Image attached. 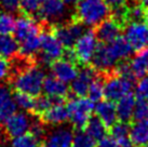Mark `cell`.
Instances as JSON below:
<instances>
[{
	"instance_id": "e575fe53",
	"label": "cell",
	"mask_w": 148,
	"mask_h": 147,
	"mask_svg": "<svg viewBox=\"0 0 148 147\" xmlns=\"http://www.w3.org/2000/svg\"><path fill=\"white\" fill-rule=\"evenodd\" d=\"M133 118L135 121L140 120H146L148 118V103L142 100H137L134 107V113H133Z\"/></svg>"
},
{
	"instance_id": "f6af8a7d",
	"label": "cell",
	"mask_w": 148,
	"mask_h": 147,
	"mask_svg": "<svg viewBox=\"0 0 148 147\" xmlns=\"http://www.w3.org/2000/svg\"><path fill=\"white\" fill-rule=\"evenodd\" d=\"M39 147H45V145H39Z\"/></svg>"
},
{
	"instance_id": "9a60e30c",
	"label": "cell",
	"mask_w": 148,
	"mask_h": 147,
	"mask_svg": "<svg viewBox=\"0 0 148 147\" xmlns=\"http://www.w3.org/2000/svg\"><path fill=\"white\" fill-rule=\"evenodd\" d=\"M122 25L118 23L115 19H106L99 23L95 29V36L102 43H109L120 37Z\"/></svg>"
},
{
	"instance_id": "d6a6232c",
	"label": "cell",
	"mask_w": 148,
	"mask_h": 147,
	"mask_svg": "<svg viewBox=\"0 0 148 147\" xmlns=\"http://www.w3.org/2000/svg\"><path fill=\"white\" fill-rule=\"evenodd\" d=\"M43 1L45 0H20V9L25 13V15L33 16L38 13Z\"/></svg>"
},
{
	"instance_id": "7a4b0ae2",
	"label": "cell",
	"mask_w": 148,
	"mask_h": 147,
	"mask_svg": "<svg viewBox=\"0 0 148 147\" xmlns=\"http://www.w3.org/2000/svg\"><path fill=\"white\" fill-rule=\"evenodd\" d=\"M45 79V70L40 66L36 65L32 58L25 57L22 65L13 67L11 83L16 91L36 98L42 92Z\"/></svg>"
},
{
	"instance_id": "5bb4252c",
	"label": "cell",
	"mask_w": 148,
	"mask_h": 147,
	"mask_svg": "<svg viewBox=\"0 0 148 147\" xmlns=\"http://www.w3.org/2000/svg\"><path fill=\"white\" fill-rule=\"evenodd\" d=\"M51 70L53 76L65 83H71L78 75V67L76 62L70 61L65 57H61L51 64Z\"/></svg>"
},
{
	"instance_id": "d590c367",
	"label": "cell",
	"mask_w": 148,
	"mask_h": 147,
	"mask_svg": "<svg viewBox=\"0 0 148 147\" xmlns=\"http://www.w3.org/2000/svg\"><path fill=\"white\" fill-rule=\"evenodd\" d=\"M137 100H142L148 103V76H143L136 84L135 90Z\"/></svg>"
},
{
	"instance_id": "484cf974",
	"label": "cell",
	"mask_w": 148,
	"mask_h": 147,
	"mask_svg": "<svg viewBox=\"0 0 148 147\" xmlns=\"http://www.w3.org/2000/svg\"><path fill=\"white\" fill-rule=\"evenodd\" d=\"M84 131L95 141H99L104 136H106L107 127L102 122V120L97 116H91V118L89 119V121L84 127Z\"/></svg>"
},
{
	"instance_id": "44dd1931",
	"label": "cell",
	"mask_w": 148,
	"mask_h": 147,
	"mask_svg": "<svg viewBox=\"0 0 148 147\" xmlns=\"http://www.w3.org/2000/svg\"><path fill=\"white\" fill-rule=\"evenodd\" d=\"M136 104V98L132 93H127L121 98L117 101L116 110H117V117L120 121L129 122L133 118L134 107Z\"/></svg>"
},
{
	"instance_id": "bcb514c9",
	"label": "cell",
	"mask_w": 148,
	"mask_h": 147,
	"mask_svg": "<svg viewBox=\"0 0 148 147\" xmlns=\"http://www.w3.org/2000/svg\"><path fill=\"white\" fill-rule=\"evenodd\" d=\"M147 47H148V38H147Z\"/></svg>"
},
{
	"instance_id": "4dcf8cb0",
	"label": "cell",
	"mask_w": 148,
	"mask_h": 147,
	"mask_svg": "<svg viewBox=\"0 0 148 147\" xmlns=\"http://www.w3.org/2000/svg\"><path fill=\"white\" fill-rule=\"evenodd\" d=\"M95 142L84 130H78L74 134L71 147H95Z\"/></svg>"
},
{
	"instance_id": "e0dca14e",
	"label": "cell",
	"mask_w": 148,
	"mask_h": 147,
	"mask_svg": "<svg viewBox=\"0 0 148 147\" xmlns=\"http://www.w3.org/2000/svg\"><path fill=\"white\" fill-rule=\"evenodd\" d=\"M16 108L10 88L0 83V123H3L9 117L15 114Z\"/></svg>"
},
{
	"instance_id": "b9f144b4",
	"label": "cell",
	"mask_w": 148,
	"mask_h": 147,
	"mask_svg": "<svg viewBox=\"0 0 148 147\" xmlns=\"http://www.w3.org/2000/svg\"><path fill=\"white\" fill-rule=\"evenodd\" d=\"M136 2L140 5H143L144 8H148V0H135Z\"/></svg>"
},
{
	"instance_id": "f1b7e54d",
	"label": "cell",
	"mask_w": 148,
	"mask_h": 147,
	"mask_svg": "<svg viewBox=\"0 0 148 147\" xmlns=\"http://www.w3.org/2000/svg\"><path fill=\"white\" fill-rule=\"evenodd\" d=\"M13 98H14V102L16 104V107L23 110L33 111L34 104H35L34 96L29 95V94L23 93V92H20V91H15L13 93Z\"/></svg>"
},
{
	"instance_id": "9c48e42d",
	"label": "cell",
	"mask_w": 148,
	"mask_h": 147,
	"mask_svg": "<svg viewBox=\"0 0 148 147\" xmlns=\"http://www.w3.org/2000/svg\"><path fill=\"white\" fill-rule=\"evenodd\" d=\"M37 15L47 24L54 26L62 24L67 15V5L63 0H45Z\"/></svg>"
},
{
	"instance_id": "cb8c5ba5",
	"label": "cell",
	"mask_w": 148,
	"mask_h": 147,
	"mask_svg": "<svg viewBox=\"0 0 148 147\" xmlns=\"http://www.w3.org/2000/svg\"><path fill=\"white\" fill-rule=\"evenodd\" d=\"M20 54V45L15 37L11 35H0V56L13 60Z\"/></svg>"
},
{
	"instance_id": "ab89813d",
	"label": "cell",
	"mask_w": 148,
	"mask_h": 147,
	"mask_svg": "<svg viewBox=\"0 0 148 147\" xmlns=\"http://www.w3.org/2000/svg\"><path fill=\"white\" fill-rule=\"evenodd\" d=\"M97 147H120L111 136H104L99 141Z\"/></svg>"
},
{
	"instance_id": "2e32d148",
	"label": "cell",
	"mask_w": 148,
	"mask_h": 147,
	"mask_svg": "<svg viewBox=\"0 0 148 147\" xmlns=\"http://www.w3.org/2000/svg\"><path fill=\"white\" fill-rule=\"evenodd\" d=\"M39 117L43 123H48V124H52V126H60L68 120L67 107L64 105L63 100L56 101L52 104V106L50 107L49 109L45 110Z\"/></svg>"
},
{
	"instance_id": "f35d334b",
	"label": "cell",
	"mask_w": 148,
	"mask_h": 147,
	"mask_svg": "<svg viewBox=\"0 0 148 147\" xmlns=\"http://www.w3.org/2000/svg\"><path fill=\"white\" fill-rule=\"evenodd\" d=\"M10 71H11V65L8 60L0 56V82L3 81L4 79H7L10 76Z\"/></svg>"
},
{
	"instance_id": "8992f818",
	"label": "cell",
	"mask_w": 148,
	"mask_h": 147,
	"mask_svg": "<svg viewBox=\"0 0 148 147\" xmlns=\"http://www.w3.org/2000/svg\"><path fill=\"white\" fill-rule=\"evenodd\" d=\"M66 107L68 111V119L71 124L77 130H82L91 118V114L94 109V103H92L89 98H86L84 96H76L67 103Z\"/></svg>"
},
{
	"instance_id": "3957f363",
	"label": "cell",
	"mask_w": 148,
	"mask_h": 147,
	"mask_svg": "<svg viewBox=\"0 0 148 147\" xmlns=\"http://www.w3.org/2000/svg\"><path fill=\"white\" fill-rule=\"evenodd\" d=\"M41 27L29 15L18 17L15 23L14 35L20 45V55L33 58L40 50Z\"/></svg>"
},
{
	"instance_id": "ee69618b",
	"label": "cell",
	"mask_w": 148,
	"mask_h": 147,
	"mask_svg": "<svg viewBox=\"0 0 148 147\" xmlns=\"http://www.w3.org/2000/svg\"><path fill=\"white\" fill-rule=\"evenodd\" d=\"M145 21H146V25L148 26V10L146 11V13H145Z\"/></svg>"
},
{
	"instance_id": "7dc6e473",
	"label": "cell",
	"mask_w": 148,
	"mask_h": 147,
	"mask_svg": "<svg viewBox=\"0 0 148 147\" xmlns=\"http://www.w3.org/2000/svg\"><path fill=\"white\" fill-rule=\"evenodd\" d=\"M3 147H12V146H3Z\"/></svg>"
},
{
	"instance_id": "f546056e",
	"label": "cell",
	"mask_w": 148,
	"mask_h": 147,
	"mask_svg": "<svg viewBox=\"0 0 148 147\" xmlns=\"http://www.w3.org/2000/svg\"><path fill=\"white\" fill-rule=\"evenodd\" d=\"M16 21L11 13H0V35H11L14 33Z\"/></svg>"
},
{
	"instance_id": "60d3db41",
	"label": "cell",
	"mask_w": 148,
	"mask_h": 147,
	"mask_svg": "<svg viewBox=\"0 0 148 147\" xmlns=\"http://www.w3.org/2000/svg\"><path fill=\"white\" fill-rule=\"evenodd\" d=\"M127 1L129 0H105V2L108 4V7L111 10L121 8V7H125L127 4Z\"/></svg>"
},
{
	"instance_id": "6da1fadb",
	"label": "cell",
	"mask_w": 148,
	"mask_h": 147,
	"mask_svg": "<svg viewBox=\"0 0 148 147\" xmlns=\"http://www.w3.org/2000/svg\"><path fill=\"white\" fill-rule=\"evenodd\" d=\"M133 49L124 37H118L109 43H101L92 58V67L96 71L109 73L115 66L131 56Z\"/></svg>"
},
{
	"instance_id": "ba28073f",
	"label": "cell",
	"mask_w": 148,
	"mask_h": 147,
	"mask_svg": "<svg viewBox=\"0 0 148 147\" xmlns=\"http://www.w3.org/2000/svg\"><path fill=\"white\" fill-rule=\"evenodd\" d=\"M97 45V38L95 36L94 32H84L74 45V53L76 60L82 65L89 64L94 56Z\"/></svg>"
},
{
	"instance_id": "5b68a950",
	"label": "cell",
	"mask_w": 148,
	"mask_h": 147,
	"mask_svg": "<svg viewBox=\"0 0 148 147\" xmlns=\"http://www.w3.org/2000/svg\"><path fill=\"white\" fill-rule=\"evenodd\" d=\"M65 48L55 37L52 29H42L40 35V52L38 61L41 65H49L61 58Z\"/></svg>"
},
{
	"instance_id": "83f0119b",
	"label": "cell",
	"mask_w": 148,
	"mask_h": 147,
	"mask_svg": "<svg viewBox=\"0 0 148 147\" xmlns=\"http://www.w3.org/2000/svg\"><path fill=\"white\" fill-rule=\"evenodd\" d=\"M88 98L92 103L101 102L104 98V81L99 78H96L94 81L91 83L90 88L88 90Z\"/></svg>"
},
{
	"instance_id": "d6986e66",
	"label": "cell",
	"mask_w": 148,
	"mask_h": 147,
	"mask_svg": "<svg viewBox=\"0 0 148 147\" xmlns=\"http://www.w3.org/2000/svg\"><path fill=\"white\" fill-rule=\"evenodd\" d=\"M95 114L99 117L102 122L106 126L107 128H110L117 122V110H116V105L114 102L110 101H101V102L96 103V106L94 107Z\"/></svg>"
},
{
	"instance_id": "ac0fdd59",
	"label": "cell",
	"mask_w": 148,
	"mask_h": 147,
	"mask_svg": "<svg viewBox=\"0 0 148 147\" xmlns=\"http://www.w3.org/2000/svg\"><path fill=\"white\" fill-rule=\"evenodd\" d=\"M74 133L69 128L62 127L50 133L45 141V147H71Z\"/></svg>"
},
{
	"instance_id": "836d02e7",
	"label": "cell",
	"mask_w": 148,
	"mask_h": 147,
	"mask_svg": "<svg viewBox=\"0 0 148 147\" xmlns=\"http://www.w3.org/2000/svg\"><path fill=\"white\" fill-rule=\"evenodd\" d=\"M145 9L140 4H134L127 7V22H142L145 19Z\"/></svg>"
},
{
	"instance_id": "277c9868",
	"label": "cell",
	"mask_w": 148,
	"mask_h": 147,
	"mask_svg": "<svg viewBox=\"0 0 148 147\" xmlns=\"http://www.w3.org/2000/svg\"><path fill=\"white\" fill-rule=\"evenodd\" d=\"M110 14L105 0H78L76 3V20L86 26H97Z\"/></svg>"
},
{
	"instance_id": "7402d4cb",
	"label": "cell",
	"mask_w": 148,
	"mask_h": 147,
	"mask_svg": "<svg viewBox=\"0 0 148 147\" xmlns=\"http://www.w3.org/2000/svg\"><path fill=\"white\" fill-rule=\"evenodd\" d=\"M110 135L120 147H135L130 137V126L127 122L119 121L111 126Z\"/></svg>"
},
{
	"instance_id": "74e56055",
	"label": "cell",
	"mask_w": 148,
	"mask_h": 147,
	"mask_svg": "<svg viewBox=\"0 0 148 147\" xmlns=\"http://www.w3.org/2000/svg\"><path fill=\"white\" fill-rule=\"evenodd\" d=\"M0 9L3 12H16L20 9V0H0Z\"/></svg>"
},
{
	"instance_id": "7bdbcfd3",
	"label": "cell",
	"mask_w": 148,
	"mask_h": 147,
	"mask_svg": "<svg viewBox=\"0 0 148 147\" xmlns=\"http://www.w3.org/2000/svg\"><path fill=\"white\" fill-rule=\"evenodd\" d=\"M66 5H74L78 2V0H63Z\"/></svg>"
},
{
	"instance_id": "30bf717a",
	"label": "cell",
	"mask_w": 148,
	"mask_h": 147,
	"mask_svg": "<svg viewBox=\"0 0 148 147\" xmlns=\"http://www.w3.org/2000/svg\"><path fill=\"white\" fill-rule=\"evenodd\" d=\"M52 30L65 49H71L76 41L84 33V27L82 23L74 20L71 22L55 25Z\"/></svg>"
},
{
	"instance_id": "603a6c76",
	"label": "cell",
	"mask_w": 148,
	"mask_h": 147,
	"mask_svg": "<svg viewBox=\"0 0 148 147\" xmlns=\"http://www.w3.org/2000/svg\"><path fill=\"white\" fill-rule=\"evenodd\" d=\"M130 137L135 147H144L148 144V121L140 120L130 127Z\"/></svg>"
},
{
	"instance_id": "52a82bcc",
	"label": "cell",
	"mask_w": 148,
	"mask_h": 147,
	"mask_svg": "<svg viewBox=\"0 0 148 147\" xmlns=\"http://www.w3.org/2000/svg\"><path fill=\"white\" fill-rule=\"evenodd\" d=\"M133 79L124 78L118 75H109L104 80V98L115 102L124 96L125 94L131 93L133 89Z\"/></svg>"
},
{
	"instance_id": "8d00e7d4",
	"label": "cell",
	"mask_w": 148,
	"mask_h": 147,
	"mask_svg": "<svg viewBox=\"0 0 148 147\" xmlns=\"http://www.w3.org/2000/svg\"><path fill=\"white\" fill-rule=\"evenodd\" d=\"M29 133L40 142L45 135V123L41 120H33L29 128Z\"/></svg>"
},
{
	"instance_id": "4316f807",
	"label": "cell",
	"mask_w": 148,
	"mask_h": 147,
	"mask_svg": "<svg viewBox=\"0 0 148 147\" xmlns=\"http://www.w3.org/2000/svg\"><path fill=\"white\" fill-rule=\"evenodd\" d=\"M63 98H50L48 95H39L37 98H35V104H34V109L33 114L37 115V116H41L47 109H49L52 106V104L56 101H61Z\"/></svg>"
},
{
	"instance_id": "ffe728a7",
	"label": "cell",
	"mask_w": 148,
	"mask_h": 147,
	"mask_svg": "<svg viewBox=\"0 0 148 147\" xmlns=\"http://www.w3.org/2000/svg\"><path fill=\"white\" fill-rule=\"evenodd\" d=\"M42 90L45 95L55 98H64L69 92V89L65 82L61 81L53 75L45 77Z\"/></svg>"
},
{
	"instance_id": "1f68e13d",
	"label": "cell",
	"mask_w": 148,
	"mask_h": 147,
	"mask_svg": "<svg viewBox=\"0 0 148 147\" xmlns=\"http://www.w3.org/2000/svg\"><path fill=\"white\" fill-rule=\"evenodd\" d=\"M39 145L40 142L30 133H25L23 135L13 137L11 141L12 147H39Z\"/></svg>"
},
{
	"instance_id": "8fae6325",
	"label": "cell",
	"mask_w": 148,
	"mask_h": 147,
	"mask_svg": "<svg viewBox=\"0 0 148 147\" xmlns=\"http://www.w3.org/2000/svg\"><path fill=\"white\" fill-rule=\"evenodd\" d=\"M124 38L132 49L140 51L147 45L148 26L143 22H129L124 30Z\"/></svg>"
},
{
	"instance_id": "4fadbf2b",
	"label": "cell",
	"mask_w": 148,
	"mask_h": 147,
	"mask_svg": "<svg viewBox=\"0 0 148 147\" xmlns=\"http://www.w3.org/2000/svg\"><path fill=\"white\" fill-rule=\"evenodd\" d=\"M32 118L25 113H15L9 117L2 124L4 127L5 134L10 137H16L23 135L29 131L32 124Z\"/></svg>"
},
{
	"instance_id": "c3c4849f",
	"label": "cell",
	"mask_w": 148,
	"mask_h": 147,
	"mask_svg": "<svg viewBox=\"0 0 148 147\" xmlns=\"http://www.w3.org/2000/svg\"><path fill=\"white\" fill-rule=\"evenodd\" d=\"M144 147H148V144H147V145H146V146H144Z\"/></svg>"
},
{
	"instance_id": "d4e9b609",
	"label": "cell",
	"mask_w": 148,
	"mask_h": 147,
	"mask_svg": "<svg viewBox=\"0 0 148 147\" xmlns=\"http://www.w3.org/2000/svg\"><path fill=\"white\" fill-rule=\"evenodd\" d=\"M131 70L134 77L142 78L148 71V50H140L137 51V54L132 58Z\"/></svg>"
},
{
	"instance_id": "7c38bea8",
	"label": "cell",
	"mask_w": 148,
	"mask_h": 147,
	"mask_svg": "<svg viewBox=\"0 0 148 147\" xmlns=\"http://www.w3.org/2000/svg\"><path fill=\"white\" fill-rule=\"evenodd\" d=\"M96 78V70L92 66L83 65L82 68L79 69L77 77L70 83V91L77 98H83L88 94L91 83Z\"/></svg>"
}]
</instances>
